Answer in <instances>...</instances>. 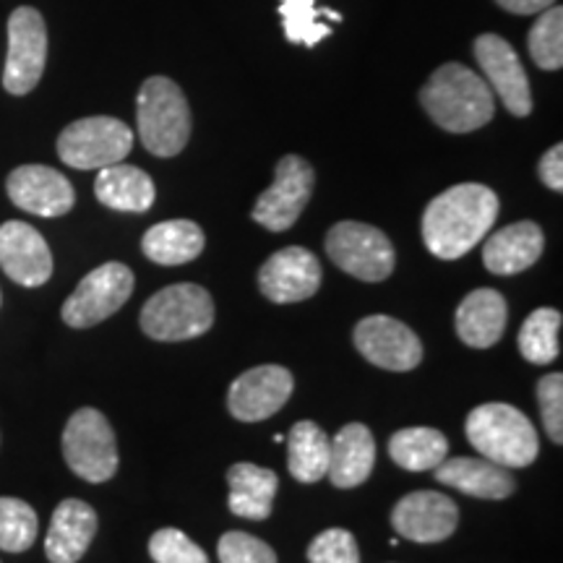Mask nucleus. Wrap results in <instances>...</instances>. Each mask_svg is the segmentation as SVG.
I'll use <instances>...</instances> for the list:
<instances>
[{
  "mask_svg": "<svg viewBox=\"0 0 563 563\" xmlns=\"http://www.w3.org/2000/svg\"><path fill=\"white\" fill-rule=\"evenodd\" d=\"M498 196L481 183H460L435 196L422 214V243L443 262H456L488 235Z\"/></svg>",
  "mask_w": 563,
  "mask_h": 563,
  "instance_id": "obj_1",
  "label": "nucleus"
},
{
  "mask_svg": "<svg viewBox=\"0 0 563 563\" xmlns=\"http://www.w3.org/2000/svg\"><path fill=\"white\" fill-rule=\"evenodd\" d=\"M420 102L435 125L449 133H470L493 121L488 81L462 63H443L420 91Z\"/></svg>",
  "mask_w": 563,
  "mask_h": 563,
  "instance_id": "obj_2",
  "label": "nucleus"
},
{
  "mask_svg": "<svg viewBox=\"0 0 563 563\" xmlns=\"http://www.w3.org/2000/svg\"><path fill=\"white\" fill-rule=\"evenodd\" d=\"M467 439L485 460L501 467H527L540 452L538 431L517 407L488 402L467 415Z\"/></svg>",
  "mask_w": 563,
  "mask_h": 563,
  "instance_id": "obj_3",
  "label": "nucleus"
},
{
  "mask_svg": "<svg viewBox=\"0 0 563 563\" xmlns=\"http://www.w3.org/2000/svg\"><path fill=\"white\" fill-rule=\"evenodd\" d=\"M139 139L157 157H175L191 139V108L183 89L167 76L141 84L136 100Z\"/></svg>",
  "mask_w": 563,
  "mask_h": 563,
  "instance_id": "obj_4",
  "label": "nucleus"
},
{
  "mask_svg": "<svg viewBox=\"0 0 563 563\" xmlns=\"http://www.w3.org/2000/svg\"><path fill=\"white\" fill-rule=\"evenodd\" d=\"M214 323V300L199 285L183 282L154 292L141 308V329L157 342H186L207 334Z\"/></svg>",
  "mask_w": 563,
  "mask_h": 563,
  "instance_id": "obj_5",
  "label": "nucleus"
},
{
  "mask_svg": "<svg viewBox=\"0 0 563 563\" xmlns=\"http://www.w3.org/2000/svg\"><path fill=\"white\" fill-rule=\"evenodd\" d=\"M63 456L70 473L87 483H104L118 473V443L108 418L95 407L70 415L63 431Z\"/></svg>",
  "mask_w": 563,
  "mask_h": 563,
  "instance_id": "obj_6",
  "label": "nucleus"
},
{
  "mask_svg": "<svg viewBox=\"0 0 563 563\" xmlns=\"http://www.w3.org/2000/svg\"><path fill=\"white\" fill-rule=\"evenodd\" d=\"M133 131L118 118L95 115L70 123L58 136V157L76 170H102L129 157Z\"/></svg>",
  "mask_w": 563,
  "mask_h": 563,
  "instance_id": "obj_7",
  "label": "nucleus"
},
{
  "mask_svg": "<svg viewBox=\"0 0 563 563\" xmlns=\"http://www.w3.org/2000/svg\"><path fill=\"white\" fill-rule=\"evenodd\" d=\"M327 256L363 282H384L394 272V245L382 230L365 222H340L327 235Z\"/></svg>",
  "mask_w": 563,
  "mask_h": 563,
  "instance_id": "obj_8",
  "label": "nucleus"
},
{
  "mask_svg": "<svg viewBox=\"0 0 563 563\" xmlns=\"http://www.w3.org/2000/svg\"><path fill=\"white\" fill-rule=\"evenodd\" d=\"M133 292V272L125 264L110 262L97 266L79 282L63 302V321L74 329H89L121 311Z\"/></svg>",
  "mask_w": 563,
  "mask_h": 563,
  "instance_id": "obj_9",
  "label": "nucleus"
},
{
  "mask_svg": "<svg viewBox=\"0 0 563 563\" xmlns=\"http://www.w3.org/2000/svg\"><path fill=\"white\" fill-rule=\"evenodd\" d=\"M313 186L316 173L311 162L298 154H287L277 162L272 186L258 196L256 207H253V220L272 232L290 230L311 201Z\"/></svg>",
  "mask_w": 563,
  "mask_h": 563,
  "instance_id": "obj_10",
  "label": "nucleus"
},
{
  "mask_svg": "<svg viewBox=\"0 0 563 563\" xmlns=\"http://www.w3.org/2000/svg\"><path fill=\"white\" fill-rule=\"evenodd\" d=\"M47 63V26L32 5H21L9 19V58H5L3 87L11 95H30L37 87Z\"/></svg>",
  "mask_w": 563,
  "mask_h": 563,
  "instance_id": "obj_11",
  "label": "nucleus"
},
{
  "mask_svg": "<svg viewBox=\"0 0 563 563\" xmlns=\"http://www.w3.org/2000/svg\"><path fill=\"white\" fill-rule=\"evenodd\" d=\"M355 347L368 363L394 373L418 368L422 361V342L418 334L391 316H368L357 323Z\"/></svg>",
  "mask_w": 563,
  "mask_h": 563,
  "instance_id": "obj_12",
  "label": "nucleus"
},
{
  "mask_svg": "<svg viewBox=\"0 0 563 563\" xmlns=\"http://www.w3.org/2000/svg\"><path fill=\"white\" fill-rule=\"evenodd\" d=\"M475 58L481 63L488 87L501 97L506 110L517 118H527L532 112V91L527 70L519 63L511 42L498 34H481L475 40Z\"/></svg>",
  "mask_w": 563,
  "mask_h": 563,
  "instance_id": "obj_13",
  "label": "nucleus"
},
{
  "mask_svg": "<svg viewBox=\"0 0 563 563\" xmlns=\"http://www.w3.org/2000/svg\"><path fill=\"white\" fill-rule=\"evenodd\" d=\"M460 525V509L439 490H415L399 498L391 511V527L399 538L412 543H441L449 540Z\"/></svg>",
  "mask_w": 563,
  "mask_h": 563,
  "instance_id": "obj_14",
  "label": "nucleus"
},
{
  "mask_svg": "<svg viewBox=\"0 0 563 563\" xmlns=\"http://www.w3.org/2000/svg\"><path fill=\"white\" fill-rule=\"evenodd\" d=\"M295 389L292 373L282 365H258L245 371L230 386V415L241 422H258L277 415Z\"/></svg>",
  "mask_w": 563,
  "mask_h": 563,
  "instance_id": "obj_15",
  "label": "nucleus"
},
{
  "mask_svg": "<svg viewBox=\"0 0 563 563\" xmlns=\"http://www.w3.org/2000/svg\"><path fill=\"white\" fill-rule=\"evenodd\" d=\"M258 287L272 302H300L321 287V264L308 249H282L258 272Z\"/></svg>",
  "mask_w": 563,
  "mask_h": 563,
  "instance_id": "obj_16",
  "label": "nucleus"
},
{
  "mask_svg": "<svg viewBox=\"0 0 563 563\" xmlns=\"http://www.w3.org/2000/svg\"><path fill=\"white\" fill-rule=\"evenodd\" d=\"M0 269L21 287H40L53 277V253L32 224H0Z\"/></svg>",
  "mask_w": 563,
  "mask_h": 563,
  "instance_id": "obj_17",
  "label": "nucleus"
},
{
  "mask_svg": "<svg viewBox=\"0 0 563 563\" xmlns=\"http://www.w3.org/2000/svg\"><path fill=\"white\" fill-rule=\"evenodd\" d=\"M9 199L37 217H63L74 209L76 194L68 178L45 165H21L5 180Z\"/></svg>",
  "mask_w": 563,
  "mask_h": 563,
  "instance_id": "obj_18",
  "label": "nucleus"
},
{
  "mask_svg": "<svg viewBox=\"0 0 563 563\" xmlns=\"http://www.w3.org/2000/svg\"><path fill=\"white\" fill-rule=\"evenodd\" d=\"M97 534V511L79 498H66L53 511L45 538V555L51 563H79Z\"/></svg>",
  "mask_w": 563,
  "mask_h": 563,
  "instance_id": "obj_19",
  "label": "nucleus"
},
{
  "mask_svg": "<svg viewBox=\"0 0 563 563\" xmlns=\"http://www.w3.org/2000/svg\"><path fill=\"white\" fill-rule=\"evenodd\" d=\"M435 481L443 485H452L454 490L464 493L473 498H488V501H501L517 490L509 467L490 460H477V456H454V460H443L439 467H433Z\"/></svg>",
  "mask_w": 563,
  "mask_h": 563,
  "instance_id": "obj_20",
  "label": "nucleus"
},
{
  "mask_svg": "<svg viewBox=\"0 0 563 563\" xmlns=\"http://www.w3.org/2000/svg\"><path fill=\"white\" fill-rule=\"evenodd\" d=\"M545 235L540 224L514 222L509 228L493 232L483 245V264L490 274L511 277L538 262L543 256Z\"/></svg>",
  "mask_w": 563,
  "mask_h": 563,
  "instance_id": "obj_21",
  "label": "nucleus"
},
{
  "mask_svg": "<svg viewBox=\"0 0 563 563\" xmlns=\"http://www.w3.org/2000/svg\"><path fill=\"white\" fill-rule=\"evenodd\" d=\"M506 319H509V306L504 295L483 287L460 302L454 323L456 334L467 347L488 350L504 336Z\"/></svg>",
  "mask_w": 563,
  "mask_h": 563,
  "instance_id": "obj_22",
  "label": "nucleus"
},
{
  "mask_svg": "<svg viewBox=\"0 0 563 563\" xmlns=\"http://www.w3.org/2000/svg\"><path fill=\"white\" fill-rule=\"evenodd\" d=\"M376 464V441L363 422H350L332 439L329 449V481L336 488H357L368 481Z\"/></svg>",
  "mask_w": 563,
  "mask_h": 563,
  "instance_id": "obj_23",
  "label": "nucleus"
},
{
  "mask_svg": "<svg viewBox=\"0 0 563 563\" xmlns=\"http://www.w3.org/2000/svg\"><path fill=\"white\" fill-rule=\"evenodd\" d=\"M230 485V511L235 517L262 522L269 519L274 496H277L279 477L272 470L258 467L251 462H238L228 470Z\"/></svg>",
  "mask_w": 563,
  "mask_h": 563,
  "instance_id": "obj_24",
  "label": "nucleus"
},
{
  "mask_svg": "<svg viewBox=\"0 0 563 563\" xmlns=\"http://www.w3.org/2000/svg\"><path fill=\"white\" fill-rule=\"evenodd\" d=\"M95 196L108 209L141 214V211L152 209L157 188H154V180L141 167L118 162V165L102 167L100 175H97Z\"/></svg>",
  "mask_w": 563,
  "mask_h": 563,
  "instance_id": "obj_25",
  "label": "nucleus"
},
{
  "mask_svg": "<svg viewBox=\"0 0 563 563\" xmlns=\"http://www.w3.org/2000/svg\"><path fill=\"white\" fill-rule=\"evenodd\" d=\"M141 251L154 264L178 266L194 262L203 251V230L191 220L159 222L146 230Z\"/></svg>",
  "mask_w": 563,
  "mask_h": 563,
  "instance_id": "obj_26",
  "label": "nucleus"
},
{
  "mask_svg": "<svg viewBox=\"0 0 563 563\" xmlns=\"http://www.w3.org/2000/svg\"><path fill=\"white\" fill-rule=\"evenodd\" d=\"M329 449L332 439L313 420L295 422L287 433V467L295 481L302 485L319 483L329 470Z\"/></svg>",
  "mask_w": 563,
  "mask_h": 563,
  "instance_id": "obj_27",
  "label": "nucleus"
},
{
  "mask_svg": "<svg viewBox=\"0 0 563 563\" xmlns=\"http://www.w3.org/2000/svg\"><path fill=\"white\" fill-rule=\"evenodd\" d=\"M446 454V435L435 428H405V431L394 433L389 441V456L410 473H426V470L439 467Z\"/></svg>",
  "mask_w": 563,
  "mask_h": 563,
  "instance_id": "obj_28",
  "label": "nucleus"
},
{
  "mask_svg": "<svg viewBox=\"0 0 563 563\" xmlns=\"http://www.w3.org/2000/svg\"><path fill=\"white\" fill-rule=\"evenodd\" d=\"M279 16L285 21V34L292 45L316 47L321 40L332 34V26L323 24V19L342 21L332 9H319L316 0H279Z\"/></svg>",
  "mask_w": 563,
  "mask_h": 563,
  "instance_id": "obj_29",
  "label": "nucleus"
},
{
  "mask_svg": "<svg viewBox=\"0 0 563 563\" xmlns=\"http://www.w3.org/2000/svg\"><path fill=\"white\" fill-rule=\"evenodd\" d=\"M561 313L553 308H538L527 316L519 329V352L525 361L534 365H548L561 355Z\"/></svg>",
  "mask_w": 563,
  "mask_h": 563,
  "instance_id": "obj_30",
  "label": "nucleus"
},
{
  "mask_svg": "<svg viewBox=\"0 0 563 563\" xmlns=\"http://www.w3.org/2000/svg\"><path fill=\"white\" fill-rule=\"evenodd\" d=\"M37 511L21 498H0V551L24 553L37 540Z\"/></svg>",
  "mask_w": 563,
  "mask_h": 563,
  "instance_id": "obj_31",
  "label": "nucleus"
},
{
  "mask_svg": "<svg viewBox=\"0 0 563 563\" xmlns=\"http://www.w3.org/2000/svg\"><path fill=\"white\" fill-rule=\"evenodd\" d=\"M532 60L543 70H559L563 66V9L551 5L540 11L530 34H527Z\"/></svg>",
  "mask_w": 563,
  "mask_h": 563,
  "instance_id": "obj_32",
  "label": "nucleus"
},
{
  "mask_svg": "<svg viewBox=\"0 0 563 563\" xmlns=\"http://www.w3.org/2000/svg\"><path fill=\"white\" fill-rule=\"evenodd\" d=\"M150 555L154 563H209V555L175 527H165L152 534Z\"/></svg>",
  "mask_w": 563,
  "mask_h": 563,
  "instance_id": "obj_33",
  "label": "nucleus"
},
{
  "mask_svg": "<svg viewBox=\"0 0 563 563\" xmlns=\"http://www.w3.org/2000/svg\"><path fill=\"white\" fill-rule=\"evenodd\" d=\"M308 561L311 563H361V548H357L355 534L334 527L316 534L313 543L308 545Z\"/></svg>",
  "mask_w": 563,
  "mask_h": 563,
  "instance_id": "obj_34",
  "label": "nucleus"
},
{
  "mask_svg": "<svg viewBox=\"0 0 563 563\" xmlns=\"http://www.w3.org/2000/svg\"><path fill=\"white\" fill-rule=\"evenodd\" d=\"M220 563H277V553L249 532H224L217 543Z\"/></svg>",
  "mask_w": 563,
  "mask_h": 563,
  "instance_id": "obj_35",
  "label": "nucleus"
},
{
  "mask_svg": "<svg viewBox=\"0 0 563 563\" xmlns=\"http://www.w3.org/2000/svg\"><path fill=\"white\" fill-rule=\"evenodd\" d=\"M538 402L543 415L545 433L553 443L563 441V376L561 373H548L538 382Z\"/></svg>",
  "mask_w": 563,
  "mask_h": 563,
  "instance_id": "obj_36",
  "label": "nucleus"
},
{
  "mask_svg": "<svg viewBox=\"0 0 563 563\" xmlns=\"http://www.w3.org/2000/svg\"><path fill=\"white\" fill-rule=\"evenodd\" d=\"M538 173H540V180H543L551 191L555 194L563 191V146L561 144H555L553 150H548L543 154V159H540L538 165Z\"/></svg>",
  "mask_w": 563,
  "mask_h": 563,
  "instance_id": "obj_37",
  "label": "nucleus"
},
{
  "mask_svg": "<svg viewBox=\"0 0 563 563\" xmlns=\"http://www.w3.org/2000/svg\"><path fill=\"white\" fill-rule=\"evenodd\" d=\"M496 3L509 13H519V16H532V13L551 9V5H555V0H496Z\"/></svg>",
  "mask_w": 563,
  "mask_h": 563,
  "instance_id": "obj_38",
  "label": "nucleus"
}]
</instances>
